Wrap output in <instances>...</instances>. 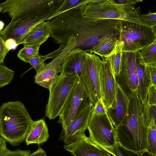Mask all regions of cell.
<instances>
[{"instance_id": "22", "label": "cell", "mask_w": 156, "mask_h": 156, "mask_svg": "<svg viewBox=\"0 0 156 156\" xmlns=\"http://www.w3.org/2000/svg\"><path fill=\"white\" fill-rule=\"evenodd\" d=\"M119 37L111 36L101 41L92 49L93 53L102 58H105L109 55L119 42Z\"/></svg>"}, {"instance_id": "16", "label": "cell", "mask_w": 156, "mask_h": 156, "mask_svg": "<svg viewBox=\"0 0 156 156\" xmlns=\"http://www.w3.org/2000/svg\"><path fill=\"white\" fill-rule=\"evenodd\" d=\"M116 105L115 109H108L107 114L113 126L116 128L124 122L128 117L129 101L119 85L115 81Z\"/></svg>"}, {"instance_id": "24", "label": "cell", "mask_w": 156, "mask_h": 156, "mask_svg": "<svg viewBox=\"0 0 156 156\" xmlns=\"http://www.w3.org/2000/svg\"><path fill=\"white\" fill-rule=\"evenodd\" d=\"M41 45L34 44L24 46L17 54L18 57L24 62L29 63L30 59L38 54Z\"/></svg>"}, {"instance_id": "20", "label": "cell", "mask_w": 156, "mask_h": 156, "mask_svg": "<svg viewBox=\"0 0 156 156\" xmlns=\"http://www.w3.org/2000/svg\"><path fill=\"white\" fill-rule=\"evenodd\" d=\"M50 37V30L47 21L42 22L32 29L23 39L21 44L24 46L41 45Z\"/></svg>"}, {"instance_id": "3", "label": "cell", "mask_w": 156, "mask_h": 156, "mask_svg": "<svg viewBox=\"0 0 156 156\" xmlns=\"http://www.w3.org/2000/svg\"><path fill=\"white\" fill-rule=\"evenodd\" d=\"M33 120L24 104L9 101L0 107V135L13 146L25 141Z\"/></svg>"}, {"instance_id": "32", "label": "cell", "mask_w": 156, "mask_h": 156, "mask_svg": "<svg viewBox=\"0 0 156 156\" xmlns=\"http://www.w3.org/2000/svg\"><path fill=\"white\" fill-rule=\"evenodd\" d=\"M30 150H22L18 149L11 151L7 148L3 156H30Z\"/></svg>"}, {"instance_id": "21", "label": "cell", "mask_w": 156, "mask_h": 156, "mask_svg": "<svg viewBox=\"0 0 156 156\" xmlns=\"http://www.w3.org/2000/svg\"><path fill=\"white\" fill-rule=\"evenodd\" d=\"M123 42H119L111 53L104 58L109 63L111 71L115 78L119 74L121 69L123 54Z\"/></svg>"}, {"instance_id": "41", "label": "cell", "mask_w": 156, "mask_h": 156, "mask_svg": "<svg viewBox=\"0 0 156 156\" xmlns=\"http://www.w3.org/2000/svg\"><path fill=\"white\" fill-rule=\"evenodd\" d=\"M4 25V23L2 21H0V31L2 30Z\"/></svg>"}, {"instance_id": "34", "label": "cell", "mask_w": 156, "mask_h": 156, "mask_svg": "<svg viewBox=\"0 0 156 156\" xmlns=\"http://www.w3.org/2000/svg\"><path fill=\"white\" fill-rule=\"evenodd\" d=\"M91 112L98 114H107V109L98 100L94 105L92 106Z\"/></svg>"}, {"instance_id": "25", "label": "cell", "mask_w": 156, "mask_h": 156, "mask_svg": "<svg viewBox=\"0 0 156 156\" xmlns=\"http://www.w3.org/2000/svg\"><path fill=\"white\" fill-rule=\"evenodd\" d=\"M143 114L148 128L156 126V105H143Z\"/></svg>"}, {"instance_id": "30", "label": "cell", "mask_w": 156, "mask_h": 156, "mask_svg": "<svg viewBox=\"0 0 156 156\" xmlns=\"http://www.w3.org/2000/svg\"><path fill=\"white\" fill-rule=\"evenodd\" d=\"M142 0H115L116 3L119 4L125 12H130L135 9V5L142 2Z\"/></svg>"}, {"instance_id": "5", "label": "cell", "mask_w": 156, "mask_h": 156, "mask_svg": "<svg viewBox=\"0 0 156 156\" xmlns=\"http://www.w3.org/2000/svg\"><path fill=\"white\" fill-rule=\"evenodd\" d=\"M119 27V41L123 42L124 52H137L156 41V29L124 20Z\"/></svg>"}, {"instance_id": "18", "label": "cell", "mask_w": 156, "mask_h": 156, "mask_svg": "<svg viewBox=\"0 0 156 156\" xmlns=\"http://www.w3.org/2000/svg\"><path fill=\"white\" fill-rule=\"evenodd\" d=\"M49 136L48 129L44 119L33 121L25 141L27 145L40 144L47 141Z\"/></svg>"}, {"instance_id": "13", "label": "cell", "mask_w": 156, "mask_h": 156, "mask_svg": "<svg viewBox=\"0 0 156 156\" xmlns=\"http://www.w3.org/2000/svg\"><path fill=\"white\" fill-rule=\"evenodd\" d=\"M102 62L98 73L103 102L106 109L114 110L116 108L115 80L111 71L108 62L102 58Z\"/></svg>"}, {"instance_id": "12", "label": "cell", "mask_w": 156, "mask_h": 156, "mask_svg": "<svg viewBox=\"0 0 156 156\" xmlns=\"http://www.w3.org/2000/svg\"><path fill=\"white\" fill-rule=\"evenodd\" d=\"M137 53L123 52L121 70L115 78L116 82L129 98L133 92L137 91L138 87Z\"/></svg>"}, {"instance_id": "2", "label": "cell", "mask_w": 156, "mask_h": 156, "mask_svg": "<svg viewBox=\"0 0 156 156\" xmlns=\"http://www.w3.org/2000/svg\"><path fill=\"white\" fill-rule=\"evenodd\" d=\"M129 112L125 122L115 128L118 145L138 155L146 152L147 148L148 127L143 114V105L137 91L129 97Z\"/></svg>"}, {"instance_id": "17", "label": "cell", "mask_w": 156, "mask_h": 156, "mask_svg": "<svg viewBox=\"0 0 156 156\" xmlns=\"http://www.w3.org/2000/svg\"><path fill=\"white\" fill-rule=\"evenodd\" d=\"M85 54L86 69L93 91L97 99L106 108L102 98L98 73L102 60L94 54L86 52Z\"/></svg>"}, {"instance_id": "11", "label": "cell", "mask_w": 156, "mask_h": 156, "mask_svg": "<svg viewBox=\"0 0 156 156\" xmlns=\"http://www.w3.org/2000/svg\"><path fill=\"white\" fill-rule=\"evenodd\" d=\"M77 46L76 40L73 35L68 39L66 45L61 52L44 67L34 77L35 82L49 90L57 81L60 73L61 65L66 56Z\"/></svg>"}, {"instance_id": "33", "label": "cell", "mask_w": 156, "mask_h": 156, "mask_svg": "<svg viewBox=\"0 0 156 156\" xmlns=\"http://www.w3.org/2000/svg\"><path fill=\"white\" fill-rule=\"evenodd\" d=\"M147 103L149 105H156V86L152 85L148 92Z\"/></svg>"}, {"instance_id": "40", "label": "cell", "mask_w": 156, "mask_h": 156, "mask_svg": "<svg viewBox=\"0 0 156 156\" xmlns=\"http://www.w3.org/2000/svg\"><path fill=\"white\" fill-rule=\"evenodd\" d=\"M127 151V150H126ZM130 154H129V155L130 156H148L147 154V153L146 152L144 153L143 154L141 155H138L136 154L135 153H133L132 152H130Z\"/></svg>"}, {"instance_id": "26", "label": "cell", "mask_w": 156, "mask_h": 156, "mask_svg": "<svg viewBox=\"0 0 156 156\" xmlns=\"http://www.w3.org/2000/svg\"><path fill=\"white\" fill-rule=\"evenodd\" d=\"M148 156H156V126L148 128L147 148Z\"/></svg>"}, {"instance_id": "23", "label": "cell", "mask_w": 156, "mask_h": 156, "mask_svg": "<svg viewBox=\"0 0 156 156\" xmlns=\"http://www.w3.org/2000/svg\"><path fill=\"white\" fill-rule=\"evenodd\" d=\"M140 64L156 67V41L138 51Z\"/></svg>"}, {"instance_id": "1", "label": "cell", "mask_w": 156, "mask_h": 156, "mask_svg": "<svg viewBox=\"0 0 156 156\" xmlns=\"http://www.w3.org/2000/svg\"><path fill=\"white\" fill-rule=\"evenodd\" d=\"M83 3L47 21L50 37L60 45L59 48L61 50L65 48L68 38L72 35L76 40L77 46L75 48L90 53L98 43L106 38L119 36L121 20L85 17L81 12Z\"/></svg>"}, {"instance_id": "19", "label": "cell", "mask_w": 156, "mask_h": 156, "mask_svg": "<svg viewBox=\"0 0 156 156\" xmlns=\"http://www.w3.org/2000/svg\"><path fill=\"white\" fill-rule=\"evenodd\" d=\"M136 64L138 80L137 92L143 105L147 102L148 90L152 84L148 66L139 63L138 51L137 53Z\"/></svg>"}, {"instance_id": "38", "label": "cell", "mask_w": 156, "mask_h": 156, "mask_svg": "<svg viewBox=\"0 0 156 156\" xmlns=\"http://www.w3.org/2000/svg\"><path fill=\"white\" fill-rule=\"evenodd\" d=\"M6 142L1 136H0V156H3L7 149Z\"/></svg>"}, {"instance_id": "6", "label": "cell", "mask_w": 156, "mask_h": 156, "mask_svg": "<svg viewBox=\"0 0 156 156\" xmlns=\"http://www.w3.org/2000/svg\"><path fill=\"white\" fill-rule=\"evenodd\" d=\"M62 0H8L0 3L2 13L7 12L11 23L39 15L59 5Z\"/></svg>"}, {"instance_id": "7", "label": "cell", "mask_w": 156, "mask_h": 156, "mask_svg": "<svg viewBox=\"0 0 156 156\" xmlns=\"http://www.w3.org/2000/svg\"><path fill=\"white\" fill-rule=\"evenodd\" d=\"M89 137L94 143L107 150L113 156L118 146L115 128L107 114L91 112L87 128Z\"/></svg>"}, {"instance_id": "10", "label": "cell", "mask_w": 156, "mask_h": 156, "mask_svg": "<svg viewBox=\"0 0 156 156\" xmlns=\"http://www.w3.org/2000/svg\"><path fill=\"white\" fill-rule=\"evenodd\" d=\"M90 103V98L78 79L71 90L58 116V123L61 124L62 130L67 129L79 113Z\"/></svg>"}, {"instance_id": "14", "label": "cell", "mask_w": 156, "mask_h": 156, "mask_svg": "<svg viewBox=\"0 0 156 156\" xmlns=\"http://www.w3.org/2000/svg\"><path fill=\"white\" fill-rule=\"evenodd\" d=\"M91 104L82 110L76 116L69 126L65 130H62L59 140L65 144H69L76 141L85 134L91 114Z\"/></svg>"}, {"instance_id": "35", "label": "cell", "mask_w": 156, "mask_h": 156, "mask_svg": "<svg viewBox=\"0 0 156 156\" xmlns=\"http://www.w3.org/2000/svg\"><path fill=\"white\" fill-rule=\"evenodd\" d=\"M9 51L6 47L4 41L0 35V64L3 63L5 57Z\"/></svg>"}, {"instance_id": "4", "label": "cell", "mask_w": 156, "mask_h": 156, "mask_svg": "<svg viewBox=\"0 0 156 156\" xmlns=\"http://www.w3.org/2000/svg\"><path fill=\"white\" fill-rule=\"evenodd\" d=\"M140 9L139 6L125 12L115 0H85L81 6L82 15L88 19L124 20L140 24Z\"/></svg>"}, {"instance_id": "9", "label": "cell", "mask_w": 156, "mask_h": 156, "mask_svg": "<svg viewBox=\"0 0 156 156\" xmlns=\"http://www.w3.org/2000/svg\"><path fill=\"white\" fill-rule=\"evenodd\" d=\"M63 3L39 15L14 23L10 22L0 31V35L5 42L8 39H12L15 41L18 45L21 44L25 36L34 27L55 16Z\"/></svg>"}, {"instance_id": "36", "label": "cell", "mask_w": 156, "mask_h": 156, "mask_svg": "<svg viewBox=\"0 0 156 156\" xmlns=\"http://www.w3.org/2000/svg\"><path fill=\"white\" fill-rule=\"evenodd\" d=\"M147 66L149 71V74L152 85L156 86V67Z\"/></svg>"}, {"instance_id": "39", "label": "cell", "mask_w": 156, "mask_h": 156, "mask_svg": "<svg viewBox=\"0 0 156 156\" xmlns=\"http://www.w3.org/2000/svg\"><path fill=\"white\" fill-rule=\"evenodd\" d=\"M30 156H47L46 152L43 148L39 147L38 149L30 154Z\"/></svg>"}, {"instance_id": "27", "label": "cell", "mask_w": 156, "mask_h": 156, "mask_svg": "<svg viewBox=\"0 0 156 156\" xmlns=\"http://www.w3.org/2000/svg\"><path fill=\"white\" fill-rule=\"evenodd\" d=\"M14 74L13 70L0 64V88L8 85L11 82Z\"/></svg>"}, {"instance_id": "42", "label": "cell", "mask_w": 156, "mask_h": 156, "mask_svg": "<svg viewBox=\"0 0 156 156\" xmlns=\"http://www.w3.org/2000/svg\"><path fill=\"white\" fill-rule=\"evenodd\" d=\"M2 9L0 6V12H2Z\"/></svg>"}, {"instance_id": "37", "label": "cell", "mask_w": 156, "mask_h": 156, "mask_svg": "<svg viewBox=\"0 0 156 156\" xmlns=\"http://www.w3.org/2000/svg\"><path fill=\"white\" fill-rule=\"evenodd\" d=\"M5 43L6 47L9 50L15 49L18 46L15 41L12 39H8L5 41Z\"/></svg>"}, {"instance_id": "31", "label": "cell", "mask_w": 156, "mask_h": 156, "mask_svg": "<svg viewBox=\"0 0 156 156\" xmlns=\"http://www.w3.org/2000/svg\"><path fill=\"white\" fill-rule=\"evenodd\" d=\"M84 1L85 0H64L62 5L55 16L76 6L83 3Z\"/></svg>"}, {"instance_id": "28", "label": "cell", "mask_w": 156, "mask_h": 156, "mask_svg": "<svg viewBox=\"0 0 156 156\" xmlns=\"http://www.w3.org/2000/svg\"><path fill=\"white\" fill-rule=\"evenodd\" d=\"M139 20L141 24L156 29V13L150 10L147 14H140Z\"/></svg>"}, {"instance_id": "15", "label": "cell", "mask_w": 156, "mask_h": 156, "mask_svg": "<svg viewBox=\"0 0 156 156\" xmlns=\"http://www.w3.org/2000/svg\"><path fill=\"white\" fill-rule=\"evenodd\" d=\"M63 147L74 156H111L107 150L86 135L74 142L65 144Z\"/></svg>"}, {"instance_id": "29", "label": "cell", "mask_w": 156, "mask_h": 156, "mask_svg": "<svg viewBox=\"0 0 156 156\" xmlns=\"http://www.w3.org/2000/svg\"><path fill=\"white\" fill-rule=\"evenodd\" d=\"M48 58L47 55L42 56L37 54L30 59L29 63L35 69L36 73H37L44 66L45 64L44 61Z\"/></svg>"}, {"instance_id": "8", "label": "cell", "mask_w": 156, "mask_h": 156, "mask_svg": "<svg viewBox=\"0 0 156 156\" xmlns=\"http://www.w3.org/2000/svg\"><path fill=\"white\" fill-rule=\"evenodd\" d=\"M78 80L76 76L60 73L57 81L49 90L45 110L46 117L52 120L59 116L71 90Z\"/></svg>"}]
</instances>
